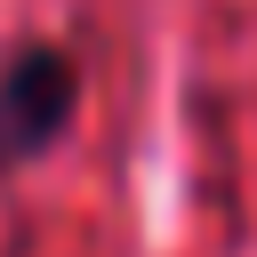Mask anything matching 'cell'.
<instances>
[{"instance_id": "obj_1", "label": "cell", "mask_w": 257, "mask_h": 257, "mask_svg": "<svg viewBox=\"0 0 257 257\" xmlns=\"http://www.w3.org/2000/svg\"><path fill=\"white\" fill-rule=\"evenodd\" d=\"M72 64L56 48H24L8 72H0V169L32 161L40 145H56V128L72 120Z\"/></svg>"}]
</instances>
